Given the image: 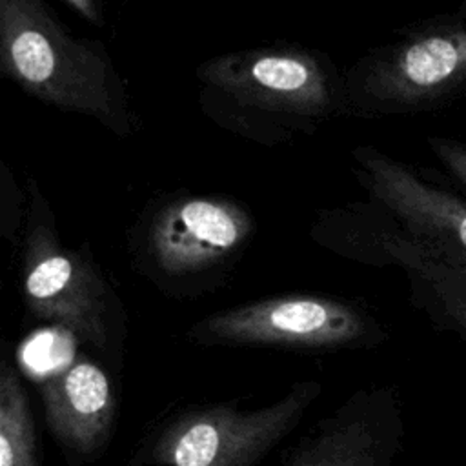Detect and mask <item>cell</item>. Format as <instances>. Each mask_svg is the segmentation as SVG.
<instances>
[{"label": "cell", "mask_w": 466, "mask_h": 466, "mask_svg": "<svg viewBox=\"0 0 466 466\" xmlns=\"http://www.w3.org/2000/svg\"><path fill=\"white\" fill-rule=\"evenodd\" d=\"M2 200L7 202V208H2V233L9 240L18 238V231L24 229L25 209H22V193L16 191L13 175L4 166L2 167Z\"/></svg>", "instance_id": "13"}, {"label": "cell", "mask_w": 466, "mask_h": 466, "mask_svg": "<svg viewBox=\"0 0 466 466\" xmlns=\"http://www.w3.org/2000/svg\"><path fill=\"white\" fill-rule=\"evenodd\" d=\"M464 80L466 25H433L357 60L344 75V113L377 116L417 111Z\"/></svg>", "instance_id": "7"}, {"label": "cell", "mask_w": 466, "mask_h": 466, "mask_svg": "<svg viewBox=\"0 0 466 466\" xmlns=\"http://www.w3.org/2000/svg\"><path fill=\"white\" fill-rule=\"evenodd\" d=\"M200 111L215 126L275 147L313 137L344 113V75L319 51L262 46L202 62L197 71Z\"/></svg>", "instance_id": "1"}, {"label": "cell", "mask_w": 466, "mask_h": 466, "mask_svg": "<svg viewBox=\"0 0 466 466\" xmlns=\"http://www.w3.org/2000/svg\"><path fill=\"white\" fill-rule=\"evenodd\" d=\"M437 158L466 189V146L450 138H430Z\"/></svg>", "instance_id": "14"}, {"label": "cell", "mask_w": 466, "mask_h": 466, "mask_svg": "<svg viewBox=\"0 0 466 466\" xmlns=\"http://www.w3.org/2000/svg\"><path fill=\"white\" fill-rule=\"evenodd\" d=\"M38 395L46 428L67 466L91 464L106 453L118 419V386L106 364L78 353L42 377Z\"/></svg>", "instance_id": "10"}, {"label": "cell", "mask_w": 466, "mask_h": 466, "mask_svg": "<svg viewBox=\"0 0 466 466\" xmlns=\"http://www.w3.org/2000/svg\"><path fill=\"white\" fill-rule=\"evenodd\" d=\"M353 160L371 202L426 248L466 264L464 200L426 182L408 166L375 147H355Z\"/></svg>", "instance_id": "9"}, {"label": "cell", "mask_w": 466, "mask_h": 466, "mask_svg": "<svg viewBox=\"0 0 466 466\" xmlns=\"http://www.w3.org/2000/svg\"><path fill=\"white\" fill-rule=\"evenodd\" d=\"M380 320L360 302L322 293H282L213 311L186 331L200 348H266L340 353L388 340Z\"/></svg>", "instance_id": "6"}, {"label": "cell", "mask_w": 466, "mask_h": 466, "mask_svg": "<svg viewBox=\"0 0 466 466\" xmlns=\"http://www.w3.org/2000/svg\"><path fill=\"white\" fill-rule=\"evenodd\" d=\"M255 233L251 211L226 195L155 202L131 237L133 262L158 291L193 299L222 286Z\"/></svg>", "instance_id": "5"}, {"label": "cell", "mask_w": 466, "mask_h": 466, "mask_svg": "<svg viewBox=\"0 0 466 466\" xmlns=\"http://www.w3.org/2000/svg\"><path fill=\"white\" fill-rule=\"evenodd\" d=\"M0 357V466H44L35 413L4 342Z\"/></svg>", "instance_id": "12"}, {"label": "cell", "mask_w": 466, "mask_h": 466, "mask_svg": "<svg viewBox=\"0 0 466 466\" xmlns=\"http://www.w3.org/2000/svg\"><path fill=\"white\" fill-rule=\"evenodd\" d=\"M375 251L380 266L397 264L406 271L413 304L431 324L466 344V264L435 253L397 224L377 235Z\"/></svg>", "instance_id": "11"}, {"label": "cell", "mask_w": 466, "mask_h": 466, "mask_svg": "<svg viewBox=\"0 0 466 466\" xmlns=\"http://www.w3.org/2000/svg\"><path fill=\"white\" fill-rule=\"evenodd\" d=\"M82 18L95 25H104V15L98 0H66Z\"/></svg>", "instance_id": "15"}, {"label": "cell", "mask_w": 466, "mask_h": 466, "mask_svg": "<svg viewBox=\"0 0 466 466\" xmlns=\"http://www.w3.org/2000/svg\"><path fill=\"white\" fill-rule=\"evenodd\" d=\"M0 71L25 95L89 116L122 138L137 129L106 46L71 36L44 0H0Z\"/></svg>", "instance_id": "2"}, {"label": "cell", "mask_w": 466, "mask_h": 466, "mask_svg": "<svg viewBox=\"0 0 466 466\" xmlns=\"http://www.w3.org/2000/svg\"><path fill=\"white\" fill-rule=\"evenodd\" d=\"M320 397V380L300 379L262 406L215 400L169 408L147 424L127 466H258Z\"/></svg>", "instance_id": "4"}, {"label": "cell", "mask_w": 466, "mask_h": 466, "mask_svg": "<svg viewBox=\"0 0 466 466\" xmlns=\"http://www.w3.org/2000/svg\"><path fill=\"white\" fill-rule=\"evenodd\" d=\"M20 284L25 313L120 368L129 335L124 302L86 249L64 246L47 198L27 182L20 238Z\"/></svg>", "instance_id": "3"}, {"label": "cell", "mask_w": 466, "mask_h": 466, "mask_svg": "<svg viewBox=\"0 0 466 466\" xmlns=\"http://www.w3.org/2000/svg\"><path fill=\"white\" fill-rule=\"evenodd\" d=\"M406 435L393 386L346 395L280 455V466H395Z\"/></svg>", "instance_id": "8"}]
</instances>
